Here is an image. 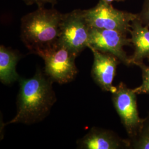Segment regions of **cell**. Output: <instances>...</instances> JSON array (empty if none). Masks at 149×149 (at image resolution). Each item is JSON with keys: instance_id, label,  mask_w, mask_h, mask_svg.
Returning <instances> with one entry per match:
<instances>
[{"instance_id": "1", "label": "cell", "mask_w": 149, "mask_h": 149, "mask_svg": "<svg viewBox=\"0 0 149 149\" xmlns=\"http://www.w3.org/2000/svg\"><path fill=\"white\" fill-rule=\"evenodd\" d=\"M19 91L15 117L6 124L31 125L47 117L56 102L53 81L38 70L29 79H19Z\"/></svg>"}, {"instance_id": "2", "label": "cell", "mask_w": 149, "mask_h": 149, "mask_svg": "<svg viewBox=\"0 0 149 149\" xmlns=\"http://www.w3.org/2000/svg\"><path fill=\"white\" fill-rule=\"evenodd\" d=\"M21 20V38L33 53L46 49L58 42L63 13L55 8L38 7Z\"/></svg>"}, {"instance_id": "3", "label": "cell", "mask_w": 149, "mask_h": 149, "mask_svg": "<svg viewBox=\"0 0 149 149\" xmlns=\"http://www.w3.org/2000/svg\"><path fill=\"white\" fill-rule=\"evenodd\" d=\"M36 54L44 60V73L53 82L69 83L78 73L75 64L77 55L59 42Z\"/></svg>"}, {"instance_id": "4", "label": "cell", "mask_w": 149, "mask_h": 149, "mask_svg": "<svg viewBox=\"0 0 149 149\" xmlns=\"http://www.w3.org/2000/svg\"><path fill=\"white\" fill-rule=\"evenodd\" d=\"M86 21L92 28L116 30L129 33L131 23L138 14L120 11L115 8L112 3L100 0L95 7L84 10Z\"/></svg>"}, {"instance_id": "5", "label": "cell", "mask_w": 149, "mask_h": 149, "mask_svg": "<svg viewBox=\"0 0 149 149\" xmlns=\"http://www.w3.org/2000/svg\"><path fill=\"white\" fill-rule=\"evenodd\" d=\"M90 27L84 10L76 9L63 15L58 42L77 55L88 47Z\"/></svg>"}, {"instance_id": "6", "label": "cell", "mask_w": 149, "mask_h": 149, "mask_svg": "<svg viewBox=\"0 0 149 149\" xmlns=\"http://www.w3.org/2000/svg\"><path fill=\"white\" fill-rule=\"evenodd\" d=\"M112 94V101L129 138L136 133L143 119L138 110L136 93L123 82H120Z\"/></svg>"}, {"instance_id": "7", "label": "cell", "mask_w": 149, "mask_h": 149, "mask_svg": "<svg viewBox=\"0 0 149 149\" xmlns=\"http://www.w3.org/2000/svg\"><path fill=\"white\" fill-rule=\"evenodd\" d=\"M127 33L116 30L90 27L88 48L116 56L123 64L129 66V56L124 47L131 44Z\"/></svg>"}, {"instance_id": "8", "label": "cell", "mask_w": 149, "mask_h": 149, "mask_svg": "<svg viewBox=\"0 0 149 149\" xmlns=\"http://www.w3.org/2000/svg\"><path fill=\"white\" fill-rule=\"evenodd\" d=\"M89 49L93 55L92 77L102 90L112 93L116 90L113 82L120 61L112 54L103 53L93 48Z\"/></svg>"}, {"instance_id": "9", "label": "cell", "mask_w": 149, "mask_h": 149, "mask_svg": "<svg viewBox=\"0 0 149 149\" xmlns=\"http://www.w3.org/2000/svg\"><path fill=\"white\" fill-rule=\"evenodd\" d=\"M82 149H122L129 148V139L120 138L112 130L93 127L78 142Z\"/></svg>"}, {"instance_id": "10", "label": "cell", "mask_w": 149, "mask_h": 149, "mask_svg": "<svg viewBox=\"0 0 149 149\" xmlns=\"http://www.w3.org/2000/svg\"><path fill=\"white\" fill-rule=\"evenodd\" d=\"M129 33L130 42L133 46V55L129 56L130 65H138L144 60L149 59V29L136 18L131 23Z\"/></svg>"}, {"instance_id": "11", "label": "cell", "mask_w": 149, "mask_h": 149, "mask_svg": "<svg viewBox=\"0 0 149 149\" xmlns=\"http://www.w3.org/2000/svg\"><path fill=\"white\" fill-rule=\"evenodd\" d=\"M20 59L19 54L10 48L0 47V81L6 85L21 79L16 71V65Z\"/></svg>"}, {"instance_id": "12", "label": "cell", "mask_w": 149, "mask_h": 149, "mask_svg": "<svg viewBox=\"0 0 149 149\" xmlns=\"http://www.w3.org/2000/svg\"><path fill=\"white\" fill-rule=\"evenodd\" d=\"M129 148L131 149H149V113L143 119L136 133L128 138Z\"/></svg>"}, {"instance_id": "13", "label": "cell", "mask_w": 149, "mask_h": 149, "mask_svg": "<svg viewBox=\"0 0 149 149\" xmlns=\"http://www.w3.org/2000/svg\"><path fill=\"white\" fill-rule=\"evenodd\" d=\"M141 70L142 84L141 85L134 88L137 95H149V66L144 64V62L137 65Z\"/></svg>"}, {"instance_id": "14", "label": "cell", "mask_w": 149, "mask_h": 149, "mask_svg": "<svg viewBox=\"0 0 149 149\" xmlns=\"http://www.w3.org/2000/svg\"><path fill=\"white\" fill-rule=\"evenodd\" d=\"M137 18L144 26L149 27V0H144L142 10Z\"/></svg>"}, {"instance_id": "15", "label": "cell", "mask_w": 149, "mask_h": 149, "mask_svg": "<svg viewBox=\"0 0 149 149\" xmlns=\"http://www.w3.org/2000/svg\"><path fill=\"white\" fill-rule=\"evenodd\" d=\"M27 5H37L38 7H42L46 3H50L54 6L57 3V0H23Z\"/></svg>"}, {"instance_id": "16", "label": "cell", "mask_w": 149, "mask_h": 149, "mask_svg": "<svg viewBox=\"0 0 149 149\" xmlns=\"http://www.w3.org/2000/svg\"><path fill=\"white\" fill-rule=\"evenodd\" d=\"M103 1L106 2L107 3H112L113 2H114V1L119 2V1H124V0H103Z\"/></svg>"}, {"instance_id": "17", "label": "cell", "mask_w": 149, "mask_h": 149, "mask_svg": "<svg viewBox=\"0 0 149 149\" xmlns=\"http://www.w3.org/2000/svg\"><path fill=\"white\" fill-rule=\"evenodd\" d=\"M148 60H149V59H148Z\"/></svg>"}]
</instances>
